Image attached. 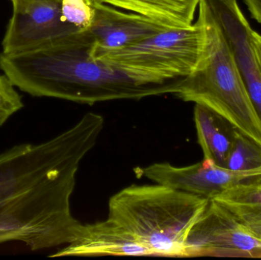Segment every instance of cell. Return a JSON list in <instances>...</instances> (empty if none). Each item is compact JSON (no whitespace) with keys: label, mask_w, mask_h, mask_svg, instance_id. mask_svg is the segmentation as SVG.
<instances>
[{"label":"cell","mask_w":261,"mask_h":260,"mask_svg":"<svg viewBox=\"0 0 261 260\" xmlns=\"http://www.w3.org/2000/svg\"><path fill=\"white\" fill-rule=\"evenodd\" d=\"M96 42L87 29L17 53H0V70L21 91L34 97L93 105L176 93L182 79L144 85L96 59Z\"/></svg>","instance_id":"cell-1"},{"label":"cell","mask_w":261,"mask_h":260,"mask_svg":"<svg viewBox=\"0 0 261 260\" xmlns=\"http://www.w3.org/2000/svg\"><path fill=\"white\" fill-rule=\"evenodd\" d=\"M210 200L163 185H132L109 201L108 218L114 220L154 256L187 257L190 230Z\"/></svg>","instance_id":"cell-2"},{"label":"cell","mask_w":261,"mask_h":260,"mask_svg":"<svg viewBox=\"0 0 261 260\" xmlns=\"http://www.w3.org/2000/svg\"><path fill=\"white\" fill-rule=\"evenodd\" d=\"M199 9L205 21V51L194 71L182 79L174 95L185 102L210 108L234 129L261 145V118L232 52L205 0H201Z\"/></svg>","instance_id":"cell-3"},{"label":"cell","mask_w":261,"mask_h":260,"mask_svg":"<svg viewBox=\"0 0 261 260\" xmlns=\"http://www.w3.org/2000/svg\"><path fill=\"white\" fill-rule=\"evenodd\" d=\"M79 169H72L0 204V245L21 242L32 251L67 245L80 222L71 211Z\"/></svg>","instance_id":"cell-4"},{"label":"cell","mask_w":261,"mask_h":260,"mask_svg":"<svg viewBox=\"0 0 261 260\" xmlns=\"http://www.w3.org/2000/svg\"><path fill=\"white\" fill-rule=\"evenodd\" d=\"M100 114L88 112L74 125L39 143H21L0 153V204L72 169L96 146L104 128Z\"/></svg>","instance_id":"cell-5"},{"label":"cell","mask_w":261,"mask_h":260,"mask_svg":"<svg viewBox=\"0 0 261 260\" xmlns=\"http://www.w3.org/2000/svg\"><path fill=\"white\" fill-rule=\"evenodd\" d=\"M199 9V8H198ZM206 42L203 14L187 28L167 29L122 48H96V59L144 85H164L191 74L202 59Z\"/></svg>","instance_id":"cell-6"},{"label":"cell","mask_w":261,"mask_h":260,"mask_svg":"<svg viewBox=\"0 0 261 260\" xmlns=\"http://www.w3.org/2000/svg\"><path fill=\"white\" fill-rule=\"evenodd\" d=\"M187 257L261 258V241L225 208L210 200L186 242Z\"/></svg>","instance_id":"cell-7"},{"label":"cell","mask_w":261,"mask_h":260,"mask_svg":"<svg viewBox=\"0 0 261 260\" xmlns=\"http://www.w3.org/2000/svg\"><path fill=\"white\" fill-rule=\"evenodd\" d=\"M2 41L3 53L24 51L81 29L66 21L61 0H15Z\"/></svg>","instance_id":"cell-8"},{"label":"cell","mask_w":261,"mask_h":260,"mask_svg":"<svg viewBox=\"0 0 261 260\" xmlns=\"http://www.w3.org/2000/svg\"><path fill=\"white\" fill-rule=\"evenodd\" d=\"M135 172L158 184L208 200L233 186L261 177V169L232 170L218 166L210 159L187 166L155 163L136 168Z\"/></svg>","instance_id":"cell-9"},{"label":"cell","mask_w":261,"mask_h":260,"mask_svg":"<svg viewBox=\"0 0 261 260\" xmlns=\"http://www.w3.org/2000/svg\"><path fill=\"white\" fill-rule=\"evenodd\" d=\"M229 45L248 94L261 118V67L253 44L254 29L237 0H205Z\"/></svg>","instance_id":"cell-10"},{"label":"cell","mask_w":261,"mask_h":260,"mask_svg":"<svg viewBox=\"0 0 261 260\" xmlns=\"http://www.w3.org/2000/svg\"><path fill=\"white\" fill-rule=\"evenodd\" d=\"M154 256L123 226L108 218L94 224H80L73 240L50 258L90 256Z\"/></svg>","instance_id":"cell-11"},{"label":"cell","mask_w":261,"mask_h":260,"mask_svg":"<svg viewBox=\"0 0 261 260\" xmlns=\"http://www.w3.org/2000/svg\"><path fill=\"white\" fill-rule=\"evenodd\" d=\"M93 17L87 27L96 48L113 50L136 44L167 30L138 14L92 1Z\"/></svg>","instance_id":"cell-12"},{"label":"cell","mask_w":261,"mask_h":260,"mask_svg":"<svg viewBox=\"0 0 261 260\" xmlns=\"http://www.w3.org/2000/svg\"><path fill=\"white\" fill-rule=\"evenodd\" d=\"M138 14L167 29L187 28L193 24L201 0H92Z\"/></svg>","instance_id":"cell-13"},{"label":"cell","mask_w":261,"mask_h":260,"mask_svg":"<svg viewBox=\"0 0 261 260\" xmlns=\"http://www.w3.org/2000/svg\"><path fill=\"white\" fill-rule=\"evenodd\" d=\"M194 122L198 143L203 159L225 167L233 142V128L210 108L199 104L194 108Z\"/></svg>","instance_id":"cell-14"},{"label":"cell","mask_w":261,"mask_h":260,"mask_svg":"<svg viewBox=\"0 0 261 260\" xmlns=\"http://www.w3.org/2000/svg\"><path fill=\"white\" fill-rule=\"evenodd\" d=\"M261 241V177L240 183L213 199Z\"/></svg>","instance_id":"cell-15"},{"label":"cell","mask_w":261,"mask_h":260,"mask_svg":"<svg viewBox=\"0 0 261 260\" xmlns=\"http://www.w3.org/2000/svg\"><path fill=\"white\" fill-rule=\"evenodd\" d=\"M225 168L232 170L261 169V145L233 128V142Z\"/></svg>","instance_id":"cell-16"},{"label":"cell","mask_w":261,"mask_h":260,"mask_svg":"<svg viewBox=\"0 0 261 260\" xmlns=\"http://www.w3.org/2000/svg\"><path fill=\"white\" fill-rule=\"evenodd\" d=\"M24 107L21 95L6 75L0 74V128Z\"/></svg>","instance_id":"cell-17"},{"label":"cell","mask_w":261,"mask_h":260,"mask_svg":"<svg viewBox=\"0 0 261 260\" xmlns=\"http://www.w3.org/2000/svg\"><path fill=\"white\" fill-rule=\"evenodd\" d=\"M61 9L66 21L80 29L90 26L93 17L92 0H61Z\"/></svg>","instance_id":"cell-18"},{"label":"cell","mask_w":261,"mask_h":260,"mask_svg":"<svg viewBox=\"0 0 261 260\" xmlns=\"http://www.w3.org/2000/svg\"><path fill=\"white\" fill-rule=\"evenodd\" d=\"M251 18L261 24V0H244Z\"/></svg>","instance_id":"cell-19"},{"label":"cell","mask_w":261,"mask_h":260,"mask_svg":"<svg viewBox=\"0 0 261 260\" xmlns=\"http://www.w3.org/2000/svg\"><path fill=\"white\" fill-rule=\"evenodd\" d=\"M253 44H254V50L258 59L259 64L261 67V35L258 32L254 30L252 35Z\"/></svg>","instance_id":"cell-20"},{"label":"cell","mask_w":261,"mask_h":260,"mask_svg":"<svg viewBox=\"0 0 261 260\" xmlns=\"http://www.w3.org/2000/svg\"><path fill=\"white\" fill-rule=\"evenodd\" d=\"M11 2L15 1V0H10Z\"/></svg>","instance_id":"cell-21"}]
</instances>
